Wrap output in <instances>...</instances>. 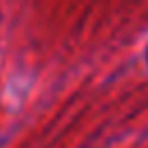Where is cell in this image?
<instances>
[{
	"mask_svg": "<svg viewBox=\"0 0 148 148\" xmlns=\"http://www.w3.org/2000/svg\"><path fill=\"white\" fill-rule=\"evenodd\" d=\"M146 60H148V49H146Z\"/></svg>",
	"mask_w": 148,
	"mask_h": 148,
	"instance_id": "6da1fadb",
	"label": "cell"
}]
</instances>
